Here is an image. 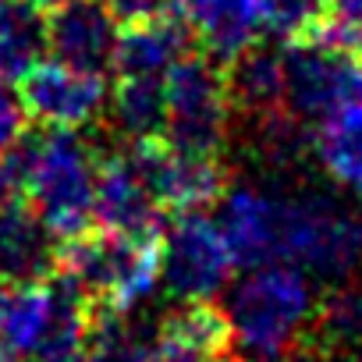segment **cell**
I'll return each mask as SVG.
<instances>
[{"mask_svg": "<svg viewBox=\"0 0 362 362\" xmlns=\"http://www.w3.org/2000/svg\"><path fill=\"white\" fill-rule=\"evenodd\" d=\"M316 355L323 351H362V281L334 284L313 313L309 334L302 341Z\"/></svg>", "mask_w": 362, "mask_h": 362, "instance_id": "obj_21", "label": "cell"}, {"mask_svg": "<svg viewBox=\"0 0 362 362\" xmlns=\"http://www.w3.org/2000/svg\"><path fill=\"white\" fill-rule=\"evenodd\" d=\"M33 4H40L43 11H54V8H61V4H68V0H33Z\"/></svg>", "mask_w": 362, "mask_h": 362, "instance_id": "obj_30", "label": "cell"}, {"mask_svg": "<svg viewBox=\"0 0 362 362\" xmlns=\"http://www.w3.org/2000/svg\"><path fill=\"white\" fill-rule=\"evenodd\" d=\"M8 4H11V0H0V11H4V8H8Z\"/></svg>", "mask_w": 362, "mask_h": 362, "instance_id": "obj_32", "label": "cell"}, {"mask_svg": "<svg viewBox=\"0 0 362 362\" xmlns=\"http://www.w3.org/2000/svg\"><path fill=\"white\" fill-rule=\"evenodd\" d=\"M50 54V11L33 0H11L0 11V78L22 82Z\"/></svg>", "mask_w": 362, "mask_h": 362, "instance_id": "obj_19", "label": "cell"}, {"mask_svg": "<svg viewBox=\"0 0 362 362\" xmlns=\"http://www.w3.org/2000/svg\"><path fill=\"white\" fill-rule=\"evenodd\" d=\"M25 135V107L18 96H11L8 82L0 78V153L11 149Z\"/></svg>", "mask_w": 362, "mask_h": 362, "instance_id": "obj_24", "label": "cell"}, {"mask_svg": "<svg viewBox=\"0 0 362 362\" xmlns=\"http://www.w3.org/2000/svg\"><path fill=\"white\" fill-rule=\"evenodd\" d=\"M160 337L206 348V351H235L228 313L224 305H214V298L177 302L167 316H160Z\"/></svg>", "mask_w": 362, "mask_h": 362, "instance_id": "obj_22", "label": "cell"}, {"mask_svg": "<svg viewBox=\"0 0 362 362\" xmlns=\"http://www.w3.org/2000/svg\"><path fill=\"white\" fill-rule=\"evenodd\" d=\"M96 167L100 149L78 128H43L22 135L0 153V177L8 196H18L64 242L96 224Z\"/></svg>", "mask_w": 362, "mask_h": 362, "instance_id": "obj_1", "label": "cell"}, {"mask_svg": "<svg viewBox=\"0 0 362 362\" xmlns=\"http://www.w3.org/2000/svg\"><path fill=\"white\" fill-rule=\"evenodd\" d=\"M8 196V189H4V177H0V199H4Z\"/></svg>", "mask_w": 362, "mask_h": 362, "instance_id": "obj_31", "label": "cell"}, {"mask_svg": "<svg viewBox=\"0 0 362 362\" xmlns=\"http://www.w3.org/2000/svg\"><path fill=\"white\" fill-rule=\"evenodd\" d=\"M355 96H362V54L316 36L284 47V100L298 121L316 124Z\"/></svg>", "mask_w": 362, "mask_h": 362, "instance_id": "obj_7", "label": "cell"}, {"mask_svg": "<svg viewBox=\"0 0 362 362\" xmlns=\"http://www.w3.org/2000/svg\"><path fill=\"white\" fill-rule=\"evenodd\" d=\"M57 238L18 196L0 199V281H43L54 274Z\"/></svg>", "mask_w": 362, "mask_h": 362, "instance_id": "obj_14", "label": "cell"}, {"mask_svg": "<svg viewBox=\"0 0 362 362\" xmlns=\"http://www.w3.org/2000/svg\"><path fill=\"white\" fill-rule=\"evenodd\" d=\"M221 228L238 267H259L277 259L281 228V185H235L221 199Z\"/></svg>", "mask_w": 362, "mask_h": 362, "instance_id": "obj_13", "label": "cell"}, {"mask_svg": "<svg viewBox=\"0 0 362 362\" xmlns=\"http://www.w3.org/2000/svg\"><path fill=\"white\" fill-rule=\"evenodd\" d=\"M54 274L68 277L96 309H139L160 288V238L89 228L57 242Z\"/></svg>", "mask_w": 362, "mask_h": 362, "instance_id": "obj_4", "label": "cell"}, {"mask_svg": "<svg viewBox=\"0 0 362 362\" xmlns=\"http://www.w3.org/2000/svg\"><path fill=\"white\" fill-rule=\"evenodd\" d=\"M231 107H235V128L263 121L288 107L284 100V54L274 47H249L235 61L224 64Z\"/></svg>", "mask_w": 362, "mask_h": 362, "instance_id": "obj_15", "label": "cell"}, {"mask_svg": "<svg viewBox=\"0 0 362 362\" xmlns=\"http://www.w3.org/2000/svg\"><path fill=\"white\" fill-rule=\"evenodd\" d=\"M163 139L185 153L221 156L235 139V107L224 64L203 50L185 54L167 75V124Z\"/></svg>", "mask_w": 362, "mask_h": 362, "instance_id": "obj_5", "label": "cell"}, {"mask_svg": "<svg viewBox=\"0 0 362 362\" xmlns=\"http://www.w3.org/2000/svg\"><path fill=\"white\" fill-rule=\"evenodd\" d=\"M235 252L217 217L206 210L170 214L160 235V284L174 302L214 298L228 288Z\"/></svg>", "mask_w": 362, "mask_h": 362, "instance_id": "obj_6", "label": "cell"}, {"mask_svg": "<svg viewBox=\"0 0 362 362\" xmlns=\"http://www.w3.org/2000/svg\"><path fill=\"white\" fill-rule=\"evenodd\" d=\"M316 302V281L295 263L274 259L245 267V277L231 284L224 302L235 351L252 358L302 344Z\"/></svg>", "mask_w": 362, "mask_h": 362, "instance_id": "obj_3", "label": "cell"}, {"mask_svg": "<svg viewBox=\"0 0 362 362\" xmlns=\"http://www.w3.org/2000/svg\"><path fill=\"white\" fill-rule=\"evenodd\" d=\"M245 362H316V351L305 348V344H295V348H284V351H270V355H252Z\"/></svg>", "mask_w": 362, "mask_h": 362, "instance_id": "obj_27", "label": "cell"}, {"mask_svg": "<svg viewBox=\"0 0 362 362\" xmlns=\"http://www.w3.org/2000/svg\"><path fill=\"white\" fill-rule=\"evenodd\" d=\"M128 146L146 167L149 185L167 214L206 210L221 203L231 189V170L224 167L221 156L185 153L170 146L167 139H146V142H128Z\"/></svg>", "mask_w": 362, "mask_h": 362, "instance_id": "obj_9", "label": "cell"}, {"mask_svg": "<svg viewBox=\"0 0 362 362\" xmlns=\"http://www.w3.org/2000/svg\"><path fill=\"white\" fill-rule=\"evenodd\" d=\"M117 36V15L103 0H68L50 11V54L78 71H110Z\"/></svg>", "mask_w": 362, "mask_h": 362, "instance_id": "obj_12", "label": "cell"}, {"mask_svg": "<svg viewBox=\"0 0 362 362\" xmlns=\"http://www.w3.org/2000/svg\"><path fill=\"white\" fill-rule=\"evenodd\" d=\"M149 362H235V355L231 351H206V348H192V344L160 337Z\"/></svg>", "mask_w": 362, "mask_h": 362, "instance_id": "obj_25", "label": "cell"}, {"mask_svg": "<svg viewBox=\"0 0 362 362\" xmlns=\"http://www.w3.org/2000/svg\"><path fill=\"white\" fill-rule=\"evenodd\" d=\"M167 210L156 199L146 167L128 142L100 149L96 167V224L132 238H160L167 228Z\"/></svg>", "mask_w": 362, "mask_h": 362, "instance_id": "obj_8", "label": "cell"}, {"mask_svg": "<svg viewBox=\"0 0 362 362\" xmlns=\"http://www.w3.org/2000/svg\"><path fill=\"white\" fill-rule=\"evenodd\" d=\"M320 362H362V351H323Z\"/></svg>", "mask_w": 362, "mask_h": 362, "instance_id": "obj_29", "label": "cell"}, {"mask_svg": "<svg viewBox=\"0 0 362 362\" xmlns=\"http://www.w3.org/2000/svg\"><path fill=\"white\" fill-rule=\"evenodd\" d=\"M174 8L196 50L217 64H228L256 47L267 29L263 0H174Z\"/></svg>", "mask_w": 362, "mask_h": 362, "instance_id": "obj_11", "label": "cell"}, {"mask_svg": "<svg viewBox=\"0 0 362 362\" xmlns=\"http://www.w3.org/2000/svg\"><path fill=\"white\" fill-rule=\"evenodd\" d=\"M18 100L25 117L43 128H86L93 124L110 100L103 75L78 71L64 61H43L18 82Z\"/></svg>", "mask_w": 362, "mask_h": 362, "instance_id": "obj_10", "label": "cell"}, {"mask_svg": "<svg viewBox=\"0 0 362 362\" xmlns=\"http://www.w3.org/2000/svg\"><path fill=\"white\" fill-rule=\"evenodd\" d=\"M327 8H330V15L362 25V0H327Z\"/></svg>", "mask_w": 362, "mask_h": 362, "instance_id": "obj_28", "label": "cell"}, {"mask_svg": "<svg viewBox=\"0 0 362 362\" xmlns=\"http://www.w3.org/2000/svg\"><path fill=\"white\" fill-rule=\"evenodd\" d=\"M313 163L337 189L362 196V96L341 103L309 128Z\"/></svg>", "mask_w": 362, "mask_h": 362, "instance_id": "obj_16", "label": "cell"}, {"mask_svg": "<svg viewBox=\"0 0 362 362\" xmlns=\"http://www.w3.org/2000/svg\"><path fill=\"white\" fill-rule=\"evenodd\" d=\"M110 128L121 142L163 139L167 124V78L156 75H117L107 100Z\"/></svg>", "mask_w": 362, "mask_h": 362, "instance_id": "obj_18", "label": "cell"}, {"mask_svg": "<svg viewBox=\"0 0 362 362\" xmlns=\"http://www.w3.org/2000/svg\"><path fill=\"white\" fill-rule=\"evenodd\" d=\"M277 259L295 263L327 288L355 281L362 270V214L302 181L281 185Z\"/></svg>", "mask_w": 362, "mask_h": 362, "instance_id": "obj_2", "label": "cell"}, {"mask_svg": "<svg viewBox=\"0 0 362 362\" xmlns=\"http://www.w3.org/2000/svg\"><path fill=\"white\" fill-rule=\"evenodd\" d=\"M160 341V323L135 309H93L86 362H149Z\"/></svg>", "mask_w": 362, "mask_h": 362, "instance_id": "obj_20", "label": "cell"}, {"mask_svg": "<svg viewBox=\"0 0 362 362\" xmlns=\"http://www.w3.org/2000/svg\"><path fill=\"white\" fill-rule=\"evenodd\" d=\"M196 43L189 29L174 22L170 15L146 18V22H128L124 33L117 36V54H114V71L117 75H156L167 78L170 68L192 54Z\"/></svg>", "mask_w": 362, "mask_h": 362, "instance_id": "obj_17", "label": "cell"}, {"mask_svg": "<svg viewBox=\"0 0 362 362\" xmlns=\"http://www.w3.org/2000/svg\"><path fill=\"white\" fill-rule=\"evenodd\" d=\"M103 4L117 15V22H146V18H160L170 15L174 0H103Z\"/></svg>", "mask_w": 362, "mask_h": 362, "instance_id": "obj_26", "label": "cell"}, {"mask_svg": "<svg viewBox=\"0 0 362 362\" xmlns=\"http://www.w3.org/2000/svg\"><path fill=\"white\" fill-rule=\"evenodd\" d=\"M327 0H263L267 29L277 33L284 43L309 36L327 18Z\"/></svg>", "mask_w": 362, "mask_h": 362, "instance_id": "obj_23", "label": "cell"}]
</instances>
